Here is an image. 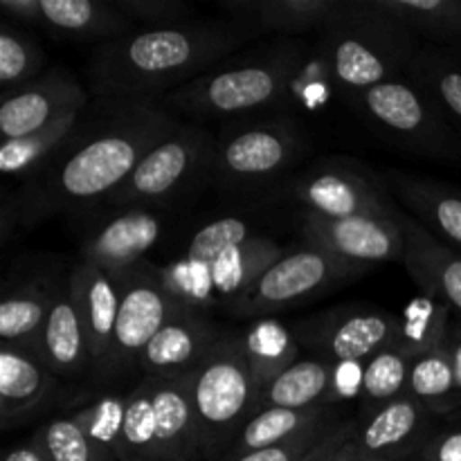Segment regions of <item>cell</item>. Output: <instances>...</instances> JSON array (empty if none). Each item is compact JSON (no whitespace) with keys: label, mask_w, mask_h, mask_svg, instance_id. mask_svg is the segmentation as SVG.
<instances>
[{"label":"cell","mask_w":461,"mask_h":461,"mask_svg":"<svg viewBox=\"0 0 461 461\" xmlns=\"http://www.w3.org/2000/svg\"><path fill=\"white\" fill-rule=\"evenodd\" d=\"M178 124L156 99H93L61 151L25 183L21 219L34 225L106 203Z\"/></svg>","instance_id":"cell-1"},{"label":"cell","mask_w":461,"mask_h":461,"mask_svg":"<svg viewBox=\"0 0 461 461\" xmlns=\"http://www.w3.org/2000/svg\"><path fill=\"white\" fill-rule=\"evenodd\" d=\"M241 23L189 21L183 25L144 27L104 41L86 63L93 99H162L255 39Z\"/></svg>","instance_id":"cell-2"},{"label":"cell","mask_w":461,"mask_h":461,"mask_svg":"<svg viewBox=\"0 0 461 461\" xmlns=\"http://www.w3.org/2000/svg\"><path fill=\"white\" fill-rule=\"evenodd\" d=\"M421 36L405 23L376 12L369 0H347L345 12L318 32L320 59L331 84L351 97L408 77Z\"/></svg>","instance_id":"cell-3"},{"label":"cell","mask_w":461,"mask_h":461,"mask_svg":"<svg viewBox=\"0 0 461 461\" xmlns=\"http://www.w3.org/2000/svg\"><path fill=\"white\" fill-rule=\"evenodd\" d=\"M306 57L309 50L302 43L275 45L232 66L214 68L158 99V104L176 117L189 120H216L284 106L291 102L293 84Z\"/></svg>","instance_id":"cell-4"},{"label":"cell","mask_w":461,"mask_h":461,"mask_svg":"<svg viewBox=\"0 0 461 461\" xmlns=\"http://www.w3.org/2000/svg\"><path fill=\"white\" fill-rule=\"evenodd\" d=\"M189 387L201 459L223 461L259 410V387L243 349V338L239 333H221L214 349L189 372Z\"/></svg>","instance_id":"cell-5"},{"label":"cell","mask_w":461,"mask_h":461,"mask_svg":"<svg viewBox=\"0 0 461 461\" xmlns=\"http://www.w3.org/2000/svg\"><path fill=\"white\" fill-rule=\"evenodd\" d=\"M216 140L198 124L180 122L144 156L138 169L129 176L104 205L111 210L156 207L176 201L192 189L203 176L214 171Z\"/></svg>","instance_id":"cell-6"},{"label":"cell","mask_w":461,"mask_h":461,"mask_svg":"<svg viewBox=\"0 0 461 461\" xmlns=\"http://www.w3.org/2000/svg\"><path fill=\"white\" fill-rule=\"evenodd\" d=\"M351 102L381 133L401 147L428 158H461L459 135L455 133L450 117L408 77L374 86L351 97Z\"/></svg>","instance_id":"cell-7"},{"label":"cell","mask_w":461,"mask_h":461,"mask_svg":"<svg viewBox=\"0 0 461 461\" xmlns=\"http://www.w3.org/2000/svg\"><path fill=\"white\" fill-rule=\"evenodd\" d=\"M302 149L304 140L291 120L228 126L216 140L212 174L230 189H255L286 174Z\"/></svg>","instance_id":"cell-8"},{"label":"cell","mask_w":461,"mask_h":461,"mask_svg":"<svg viewBox=\"0 0 461 461\" xmlns=\"http://www.w3.org/2000/svg\"><path fill=\"white\" fill-rule=\"evenodd\" d=\"M293 194L304 212H313L327 219H396L401 210L387 187V180L374 174L363 162L349 158H327L313 162L295 180Z\"/></svg>","instance_id":"cell-9"},{"label":"cell","mask_w":461,"mask_h":461,"mask_svg":"<svg viewBox=\"0 0 461 461\" xmlns=\"http://www.w3.org/2000/svg\"><path fill=\"white\" fill-rule=\"evenodd\" d=\"M183 304L185 302L167 288L160 268L142 264L126 275L120 282V313L111 354L95 381H115L138 369L140 356L151 338Z\"/></svg>","instance_id":"cell-10"},{"label":"cell","mask_w":461,"mask_h":461,"mask_svg":"<svg viewBox=\"0 0 461 461\" xmlns=\"http://www.w3.org/2000/svg\"><path fill=\"white\" fill-rule=\"evenodd\" d=\"M363 273L356 266L338 259L331 252L304 243L291 252H284L264 275L259 282L250 288L241 304L234 309V313L241 318H261L273 311L286 309L297 304L306 297L322 293L336 284L347 282Z\"/></svg>","instance_id":"cell-11"},{"label":"cell","mask_w":461,"mask_h":461,"mask_svg":"<svg viewBox=\"0 0 461 461\" xmlns=\"http://www.w3.org/2000/svg\"><path fill=\"white\" fill-rule=\"evenodd\" d=\"M401 318L374 306H338L293 327L300 347L311 356L340 363H367L390 347L399 333Z\"/></svg>","instance_id":"cell-12"},{"label":"cell","mask_w":461,"mask_h":461,"mask_svg":"<svg viewBox=\"0 0 461 461\" xmlns=\"http://www.w3.org/2000/svg\"><path fill=\"white\" fill-rule=\"evenodd\" d=\"M300 228L306 243H313L360 270L374 264H403L405 259V237L396 219H327L313 212H302Z\"/></svg>","instance_id":"cell-13"},{"label":"cell","mask_w":461,"mask_h":461,"mask_svg":"<svg viewBox=\"0 0 461 461\" xmlns=\"http://www.w3.org/2000/svg\"><path fill=\"white\" fill-rule=\"evenodd\" d=\"M167 230V214L156 207H126L86 230L81 259L106 270L117 282L144 264Z\"/></svg>","instance_id":"cell-14"},{"label":"cell","mask_w":461,"mask_h":461,"mask_svg":"<svg viewBox=\"0 0 461 461\" xmlns=\"http://www.w3.org/2000/svg\"><path fill=\"white\" fill-rule=\"evenodd\" d=\"M93 104L88 88L68 68L45 70L39 79L0 102V135L5 140L25 138L68 115H79Z\"/></svg>","instance_id":"cell-15"},{"label":"cell","mask_w":461,"mask_h":461,"mask_svg":"<svg viewBox=\"0 0 461 461\" xmlns=\"http://www.w3.org/2000/svg\"><path fill=\"white\" fill-rule=\"evenodd\" d=\"M0 12L16 23L43 27L57 39L111 41L133 23L113 0H0Z\"/></svg>","instance_id":"cell-16"},{"label":"cell","mask_w":461,"mask_h":461,"mask_svg":"<svg viewBox=\"0 0 461 461\" xmlns=\"http://www.w3.org/2000/svg\"><path fill=\"white\" fill-rule=\"evenodd\" d=\"M437 428L435 414L403 394L385 408L358 417L356 444L365 461H417Z\"/></svg>","instance_id":"cell-17"},{"label":"cell","mask_w":461,"mask_h":461,"mask_svg":"<svg viewBox=\"0 0 461 461\" xmlns=\"http://www.w3.org/2000/svg\"><path fill=\"white\" fill-rule=\"evenodd\" d=\"M221 329L203 309L183 304L151 338L138 360L144 376H180L203 363L221 338Z\"/></svg>","instance_id":"cell-18"},{"label":"cell","mask_w":461,"mask_h":461,"mask_svg":"<svg viewBox=\"0 0 461 461\" xmlns=\"http://www.w3.org/2000/svg\"><path fill=\"white\" fill-rule=\"evenodd\" d=\"M66 282L88 340L90 374L97 378L106 365L115 336V322L120 313V282L104 268L84 259H79V264L68 273Z\"/></svg>","instance_id":"cell-19"},{"label":"cell","mask_w":461,"mask_h":461,"mask_svg":"<svg viewBox=\"0 0 461 461\" xmlns=\"http://www.w3.org/2000/svg\"><path fill=\"white\" fill-rule=\"evenodd\" d=\"M151 383L153 419V461H198V423L192 403L189 374L180 376H144Z\"/></svg>","instance_id":"cell-20"},{"label":"cell","mask_w":461,"mask_h":461,"mask_svg":"<svg viewBox=\"0 0 461 461\" xmlns=\"http://www.w3.org/2000/svg\"><path fill=\"white\" fill-rule=\"evenodd\" d=\"M59 376L27 349H0V428L12 430L41 412L57 394Z\"/></svg>","instance_id":"cell-21"},{"label":"cell","mask_w":461,"mask_h":461,"mask_svg":"<svg viewBox=\"0 0 461 461\" xmlns=\"http://www.w3.org/2000/svg\"><path fill=\"white\" fill-rule=\"evenodd\" d=\"M405 237V259L410 277L461 315V252L428 232L405 210L396 214Z\"/></svg>","instance_id":"cell-22"},{"label":"cell","mask_w":461,"mask_h":461,"mask_svg":"<svg viewBox=\"0 0 461 461\" xmlns=\"http://www.w3.org/2000/svg\"><path fill=\"white\" fill-rule=\"evenodd\" d=\"M347 0H221L228 18L259 34L320 32L345 12Z\"/></svg>","instance_id":"cell-23"},{"label":"cell","mask_w":461,"mask_h":461,"mask_svg":"<svg viewBox=\"0 0 461 461\" xmlns=\"http://www.w3.org/2000/svg\"><path fill=\"white\" fill-rule=\"evenodd\" d=\"M387 187L399 198L401 210L435 234L446 246L461 250V194L453 187L419 178L405 171H387Z\"/></svg>","instance_id":"cell-24"},{"label":"cell","mask_w":461,"mask_h":461,"mask_svg":"<svg viewBox=\"0 0 461 461\" xmlns=\"http://www.w3.org/2000/svg\"><path fill=\"white\" fill-rule=\"evenodd\" d=\"M39 356L59 378H79L90 372L88 340L68 282H57L54 286Z\"/></svg>","instance_id":"cell-25"},{"label":"cell","mask_w":461,"mask_h":461,"mask_svg":"<svg viewBox=\"0 0 461 461\" xmlns=\"http://www.w3.org/2000/svg\"><path fill=\"white\" fill-rule=\"evenodd\" d=\"M57 282L39 277H14L0 297V338L3 345L39 356L41 336L48 320Z\"/></svg>","instance_id":"cell-26"},{"label":"cell","mask_w":461,"mask_h":461,"mask_svg":"<svg viewBox=\"0 0 461 461\" xmlns=\"http://www.w3.org/2000/svg\"><path fill=\"white\" fill-rule=\"evenodd\" d=\"M284 255L279 243L266 234L230 248L210 266V291L214 304L237 309L261 275Z\"/></svg>","instance_id":"cell-27"},{"label":"cell","mask_w":461,"mask_h":461,"mask_svg":"<svg viewBox=\"0 0 461 461\" xmlns=\"http://www.w3.org/2000/svg\"><path fill=\"white\" fill-rule=\"evenodd\" d=\"M333 381V363L320 356L297 358L288 369H284L273 383L266 385L259 396V410L286 408L311 410L329 408V392Z\"/></svg>","instance_id":"cell-28"},{"label":"cell","mask_w":461,"mask_h":461,"mask_svg":"<svg viewBox=\"0 0 461 461\" xmlns=\"http://www.w3.org/2000/svg\"><path fill=\"white\" fill-rule=\"evenodd\" d=\"M336 408H311V410H286V408H268L257 412L241 435L237 437L230 453L225 455L223 461H232L243 457L255 450L268 448V446H277L282 441L293 439V437L302 435L309 428L318 426V423L327 421V419L338 417Z\"/></svg>","instance_id":"cell-29"},{"label":"cell","mask_w":461,"mask_h":461,"mask_svg":"<svg viewBox=\"0 0 461 461\" xmlns=\"http://www.w3.org/2000/svg\"><path fill=\"white\" fill-rule=\"evenodd\" d=\"M446 340V338H444ZM405 394L417 399L437 419L450 417L461 410V396L455 381L453 360L448 347L441 342L437 349L412 360Z\"/></svg>","instance_id":"cell-30"},{"label":"cell","mask_w":461,"mask_h":461,"mask_svg":"<svg viewBox=\"0 0 461 461\" xmlns=\"http://www.w3.org/2000/svg\"><path fill=\"white\" fill-rule=\"evenodd\" d=\"M241 338L252 376L259 387V396L268 383H273L284 369H288L300 358V342L293 329L275 320H261L252 324Z\"/></svg>","instance_id":"cell-31"},{"label":"cell","mask_w":461,"mask_h":461,"mask_svg":"<svg viewBox=\"0 0 461 461\" xmlns=\"http://www.w3.org/2000/svg\"><path fill=\"white\" fill-rule=\"evenodd\" d=\"M84 113L63 117V120L54 122V124L45 126L36 133L25 135V138L5 140L3 147H0V171L5 176H23V178L30 180L61 151L63 144L72 138V133L79 126Z\"/></svg>","instance_id":"cell-32"},{"label":"cell","mask_w":461,"mask_h":461,"mask_svg":"<svg viewBox=\"0 0 461 461\" xmlns=\"http://www.w3.org/2000/svg\"><path fill=\"white\" fill-rule=\"evenodd\" d=\"M376 12L405 23L432 43L461 41V0H369Z\"/></svg>","instance_id":"cell-33"},{"label":"cell","mask_w":461,"mask_h":461,"mask_svg":"<svg viewBox=\"0 0 461 461\" xmlns=\"http://www.w3.org/2000/svg\"><path fill=\"white\" fill-rule=\"evenodd\" d=\"M408 79L421 86L437 104L461 124V61L439 48L421 45L408 70Z\"/></svg>","instance_id":"cell-34"},{"label":"cell","mask_w":461,"mask_h":461,"mask_svg":"<svg viewBox=\"0 0 461 461\" xmlns=\"http://www.w3.org/2000/svg\"><path fill=\"white\" fill-rule=\"evenodd\" d=\"M399 318L401 327L392 345L399 347L414 360L444 342L450 320H453V309L437 297L423 295L410 302L408 309Z\"/></svg>","instance_id":"cell-35"},{"label":"cell","mask_w":461,"mask_h":461,"mask_svg":"<svg viewBox=\"0 0 461 461\" xmlns=\"http://www.w3.org/2000/svg\"><path fill=\"white\" fill-rule=\"evenodd\" d=\"M410 369H412V358L394 345L372 356L363 369L358 417H367V414L390 405L392 401L401 399L408 390Z\"/></svg>","instance_id":"cell-36"},{"label":"cell","mask_w":461,"mask_h":461,"mask_svg":"<svg viewBox=\"0 0 461 461\" xmlns=\"http://www.w3.org/2000/svg\"><path fill=\"white\" fill-rule=\"evenodd\" d=\"M45 52L30 34L5 23L0 27V88L14 93L43 75Z\"/></svg>","instance_id":"cell-37"},{"label":"cell","mask_w":461,"mask_h":461,"mask_svg":"<svg viewBox=\"0 0 461 461\" xmlns=\"http://www.w3.org/2000/svg\"><path fill=\"white\" fill-rule=\"evenodd\" d=\"M153 396L149 378H142L131 392H126V417L122 432L120 461H153Z\"/></svg>","instance_id":"cell-38"},{"label":"cell","mask_w":461,"mask_h":461,"mask_svg":"<svg viewBox=\"0 0 461 461\" xmlns=\"http://www.w3.org/2000/svg\"><path fill=\"white\" fill-rule=\"evenodd\" d=\"M50 461H117L113 453L95 444L79 426L66 417H54L34 432Z\"/></svg>","instance_id":"cell-39"},{"label":"cell","mask_w":461,"mask_h":461,"mask_svg":"<svg viewBox=\"0 0 461 461\" xmlns=\"http://www.w3.org/2000/svg\"><path fill=\"white\" fill-rule=\"evenodd\" d=\"M126 417V394L106 392L93 403L79 410H72L70 419L102 448L113 453L120 461L122 432H124Z\"/></svg>","instance_id":"cell-40"},{"label":"cell","mask_w":461,"mask_h":461,"mask_svg":"<svg viewBox=\"0 0 461 461\" xmlns=\"http://www.w3.org/2000/svg\"><path fill=\"white\" fill-rule=\"evenodd\" d=\"M113 5L131 23H142L144 27H169L196 21L192 5L185 0H113Z\"/></svg>","instance_id":"cell-41"},{"label":"cell","mask_w":461,"mask_h":461,"mask_svg":"<svg viewBox=\"0 0 461 461\" xmlns=\"http://www.w3.org/2000/svg\"><path fill=\"white\" fill-rule=\"evenodd\" d=\"M342 419L345 417H342V414H338V417L327 419V421L309 428V430H304L302 435L293 437V439L282 441V444H277V446H268V448L255 450V453H248V455H243V457H237L232 461H300L306 453H311V450H313L315 446H318L320 441H322L324 437L333 430V426L342 421Z\"/></svg>","instance_id":"cell-42"},{"label":"cell","mask_w":461,"mask_h":461,"mask_svg":"<svg viewBox=\"0 0 461 461\" xmlns=\"http://www.w3.org/2000/svg\"><path fill=\"white\" fill-rule=\"evenodd\" d=\"M417 461H461V421L437 428Z\"/></svg>","instance_id":"cell-43"},{"label":"cell","mask_w":461,"mask_h":461,"mask_svg":"<svg viewBox=\"0 0 461 461\" xmlns=\"http://www.w3.org/2000/svg\"><path fill=\"white\" fill-rule=\"evenodd\" d=\"M363 369H365V363L333 365L329 408H336V403H340V401L360 399V392H363Z\"/></svg>","instance_id":"cell-44"},{"label":"cell","mask_w":461,"mask_h":461,"mask_svg":"<svg viewBox=\"0 0 461 461\" xmlns=\"http://www.w3.org/2000/svg\"><path fill=\"white\" fill-rule=\"evenodd\" d=\"M356 428H358V417L342 419V421L336 423V426H333V430L329 432V435L324 437V439L320 441V444L315 446L311 453H306L300 461H329L331 459V455L336 453V450L340 448V446L345 444L351 435H354Z\"/></svg>","instance_id":"cell-45"},{"label":"cell","mask_w":461,"mask_h":461,"mask_svg":"<svg viewBox=\"0 0 461 461\" xmlns=\"http://www.w3.org/2000/svg\"><path fill=\"white\" fill-rule=\"evenodd\" d=\"M444 342H446V347H448L450 360H453L455 381H457V390H459V396H461V318H455V315H453Z\"/></svg>","instance_id":"cell-46"},{"label":"cell","mask_w":461,"mask_h":461,"mask_svg":"<svg viewBox=\"0 0 461 461\" xmlns=\"http://www.w3.org/2000/svg\"><path fill=\"white\" fill-rule=\"evenodd\" d=\"M5 461H50V459L48 455H45V450L41 448L39 441H36L34 437H30L25 444L14 446V448L7 453V457H5Z\"/></svg>","instance_id":"cell-47"},{"label":"cell","mask_w":461,"mask_h":461,"mask_svg":"<svg viewBox=\"0 0 461 461\" xmlns=\"http://www.w3.org/2000/svg\"><path fill=\"white\" fill-rule=\"evenodd\" d=\"M356 430H358V428H356ZM329 461H365L358 444H356V432L340 446V448L336 450V453L331 455V459Z\"/></svg>","instance_id":"cell-48"}]
</instances>
